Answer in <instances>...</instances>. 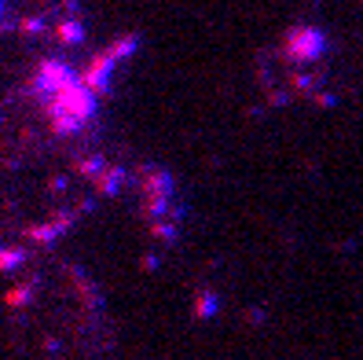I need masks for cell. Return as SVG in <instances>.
Returning <instances> with one entry per match:
<instances>
[{"mask_svg": "<svg viewBox=\"0 0 363 360\" xmlns=\"http://www.w3.org/2000/svg\"><path fill=\"white\" fill-rule=\"evenodd\" d=\"M18 346L30 360H106L111 334H106L103 305L96 290L77 272L62 268L48 276H33L11 298Z\"/></svg>", "mask_w": 363, "mask_h": 360, "instance_id": "obj_1", "label": "cell"}]
</instances>
